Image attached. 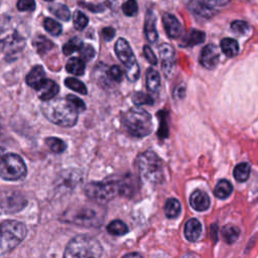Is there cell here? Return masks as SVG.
<instances>
[{
    "label": "cell",
    "mask_w": 258,
    "mask_h": 258,
    "mask_svg": "<svg viewBox=\"0 0 258 258\" xmlns=\"http://www.w3.org/2000/svg\"><path fill=\"white\" fill-rule=\"evenodd\" d=\"M44 117L53 124L72 127L78 121V111L67 99H51L41 106Z\"/></svg>",
    "instance_id": "obj_1"
},
{
    "label": "cell",
    "mask_w": 258,
    "mask_h": 258,
    "mask_svg": "<svg viewBox=\"0 0 258 258\" xmlns=\"http://www.w3.org/2000/svg\"><path fill=\"white\" fill-rule=\"evenodd\" d=\"M102 253V246L96 238L79 235L68 243L63 258H101Z\"/></svg>",
    "instance_id": "obj_2"
},
{
    "label": "cell",
    "mask_w": 258,
    "mask_h": 258,
    "mask_svg": "<svg viewBox=\"0 0 258 258\" xmlns=\"http://www.w3.org/2000/svg\"><path fill=\"white\" fill-rule=\"evenodd\" d=\"M123 124L128 133L134 137H145L152 131L150 114L139 107L129 109L123 115Z\"/></svg>",
    "instance_id": "obj_3"
},
{
    "label": "cell",
    "mask_w": 258,
    "mask_h": 258,
    "mask_svg": "<svg viewBox=\"0 0 258 258\" xmlns=\"http://www.w3.org/2000/svg\"><path fill=\"white\" fill-rule=\"evenodd\" d=\"M137 167L143 180L151 183L163 179V164L158 155L152 150H146L137 157Z\"/></svg>",
    "instance_id": "obj_4"
},
{
    "label": "cell",
    "mask_w": 258,
    "mask_h": 258,
    "mask_svg": "<svg viewBox=\"0 0 258 258\" xmlns=\"http://www.w3.org/2000/svg\"><path fill=\"white\" fill-rule=\"evenodd\" d=\"M27 233L23 223L7 220L0 223V249L7 252L15 248L23 241Z\"/></svg>",
    "instance_id": "obj_5"
},
{
    "label": "cell",
    "mask_w": 258,
    "mask_h": 258,
    "mask_svg": "<svg viewBox=\"0 0 258 258\" xmlns=\"http://www.w3.org/2000/svg\"><path fill=\"white\" fill-rule=\"evenodd\" d=\"M25 36L15 26L4 25L0 28V50L11 56L19 53L25 46Z\"/></svg>",
    "instance_id": "obj_6"
},
{
    "label": "cell",
    "mask_w": 258,
    "mask_h": 258,
    "mask_svg": "<svg viewBox=\"0 0 258 258\" xmlns=\"http://www.w3.org/2000/svg\"><path fill=\"white\" fill-rule=\"evenodd\" d=\"M85 192L94 202L98 204H105L111 201L118 194H121L120 181H92L86 185Z\"/></svg>",
    "instance_id": "obj_7"
},
{
    "label": "cell",
    "mask_w": 258,
    "mask_h": 258,
    "mask_svg": "<svg viewBox=\"0 0 258 258\" xmlns=\"http://www.w3.org/2000/svg\"><path fill=\"white\" fill-rule=\"evenodd\" d=\"M115 52L120 61L124 64L126 78L130 82H136L140 76L139 66L130 44L125 38L120 37L117 39L115 43Z\"/></svg>",
    "instance_id": "obj_8"
},
{
    "label": "cell",
    "mask_w": 258,
    "mask_h": 258,
    "mask_svg": "<svg viewBox=\"0 0 258 258\" xmlns=\"http://www.w3.org/2000/svg\"><path fill=\"white\" fill-rule=\"evenodd\" d=\"M26 165L23 159L15 154L8 153L0 159V177L5 180H20L26 175Z\"/></svg>",
    "instance_id": "obj_9"
},
{
    "label": "cell",
    "mask_w": 258,
    "mask_h": 258,
    "mask_svg": "<svg viewBox=\"0 0 258 258\" xmlns=\"http://www.w3.org/2000/svg\"><path fill=\"white\" fill-rule=\"evenodd\" d=\"M27 204L26 199L18 191H0V214H13L21 211Z\"/></svg>",
    "instance_id": "obj_10"
},
{
    "label": "cell",
    "mask_w": 258,
    "mask_h": 258,
    "mask_svg": "<svg viewBox=\"0 0 258 258\" xmlns=\"http://www.w3.org/2000/svg\"><path fill=\"white\" fill-rule=\"evenodd\" d=\"M70 223H75L83 226H96L101 223V215L92 208H82L64 214Z\"/></svg>",
    "instance_id": "obj_11"
},
{
    "label": "cell",
    "mask_w": 258,
    "mask_h": 258,
    "mask_svg": "<svg viewBox=\"0 0 258 258\" xmlns=\"http://www.w3.org/2000/svg\"><path fill=\"white\" fill-rule=\"evenodd\" d=\"M158 51H159L162 72L164 73V75L166 77H169L172 72V69L174 67V61H175L174 49L170 44L162 43L159 45Z\"/></svg>",
    "instance_id": "obj_12"
},
{
    "label": "cell",
    "mask_w": 258,
    "mask_h": 258,
    "mask_svg": "<svg viewBox=\"0 0 258 258\" xmlns=\"http://www.w3.org/2000/svg\"><path fill=\"white\" fill-rule=\"evenodd\" d=\"M220 52L214 43L207 44L201 51L200 63L207 70H213L219 62Z\"/></svg>",
    "instance_id": "obj_13"
},
{
    "label": "cell",
    "mask_w": 258,
    "mask_h": 258,
    "mask_svg": "<svg viewBox=\"0 0 258 258\" xmlns=\"http://www.w3.org/2000/svg\"><path fill=\"white\" fill-rule=\"evenodd\" d=\"M162 22H163V26L166 31V34L170 38L176 39L181 36L183 32V28L180 22L178 21V19L174 15L170 13H164L162 16Z\"/></svg>",
    "instance_id": "obj_14"
},
{
    "label": "cell",
    "mask_w": 258,
    "mask_h": 258,
    "mask_svg": "<svg viewBox=\"0 0 258 258\" xmlns=\"http://www.w3.org/2000/svg\"><path fill=\"white\" fill-rule=\"evenodd\" d=\"M58 91H59L58 85L54 81L48 80V79H45L42 82V84L36 89L39 99L44 102L53 99L57 95Z\"/></svg>",
    "instance_id": "obj_15"
},
{
    "label": "cell",
    "mask_w": 258,
    "mask_h": 258,
    "mask_svg": "<svg viewBox=\"0 0 258 258\" xmlns=\"http://www.w3.org/2000/svg\"><path fill=\"white\" fill-rule=\"evenodd\" d=\"M189 204L191 208L195 209L196 211L204 212L208 210L210 207V198L205 191L197 189L190 195Z\"/></svg>",
    "instance_id": "obj_16"
},
{
    "label": "cell",
    "mask_w": 258,
    "mask_h": 258,
    "mask_svg": "<svg viewBox=\"0 0 258 258\" xmlns=\"http://www.w3.org/2000/svg\"><path fill=\"white\" fill-rule=\"evenodd\" d=\"M156 18L152 10H148L145 16V22H144V34L146 39L150 43H154L158 38V33L156 30Z\"/></svg>",
    "instance_id": "obj_17"
},
{
    "label": "cell",
    "mask_w": 258,
    "mask_h": 258,
    "mask_svg": "<svg viewBox=\"0 0 258 258\" xmlns=\"http://www.w3.org/2000/svg\"><path fill=\"white\" fill-rule=\"evenodd\" d=\"M44 80H45V72L41 66L33 67L25 78L26 84L29 87L33 88L34 90H36Z\"/></svg>",
    "instance_id": "obj_18"
},
{
    "label": "cell",
    "mask_w": 258,
    "mask_h": 258,
    "mask_svg": "<svg viewBox=\"0 0 258 258\" xmlns=\"http://www.w3.org/2000/svg\"><path fill=\"white\" fill-rule=\"evenodd\" d=\"M202 234V224L199 222V220L191 218L187 220V222L184 225V236L185 238L190 241H197Z\"/></svg>",
    "instance_id": "obj_19"
},
{
    "label": "cell",
    "mask_w": 258,
    "mask_h": 258,
    "mask_svg": "<svg viewBox=\"0 0 258 258\" xmlns=\"http://www.w3.org/2000/svg\"><path fill=\"white\" fill-rule=\"evenodd\" d=\"M221 49L228 57H234L239 52V43L237 40L231 37H226L221 40Z\"/></svg>",
    "instance_id": "obj_20"
},
{
    "label": "cell",
    "mask_w": 258,
    "mask_h": 258,
    "mask_svg": "<svg viewBox=\"0 0 258 258\" xmlns=\"http://www.w3.org/2000/svg\"><path fill=\"white\" fill-rule=\"evenodd\" d=\"M160 87V76L154 69L150 68L146 71V88L149 92L155 93Z\"/></svg>",
    "instance_id": "obj_21"
},
{
    "label": "cell",
    "mask_w": 258,
    "mask_h": 258,
    "mask_svg": "<svg viewBox=\"0 0 258 258\" xmlns=\"http://www.w3.org/2000/svg\"><path fill=\"white\" fill-rule=\"evenodd\" d=\"M86 64L85 61L80 57H72L68 60L66 64V70L76 76H82L85 72Z\"/></svg>",
    "instance_id": "obj_22"
},
{
    "label": "cell",
    "mask_w": 258,
    "mask_h": 258,
    "mask_svg": "<svg viewBox=\"0 0 258 258\" xmlns=\"http://www.w3.org/2000/svg\"><path fill=\"white\" fill-rule=\"evenodd\" d=\"M233 191V185L232 183L227 179H221L218 181V183L215 186L214 194L219 199H226L228 198Z\"/></svg>",
    "instance_id": "obj_23"
},
{
    "label": "cell",
    "mask_w": 258,
    "mask_h": 258,
    "mask_svg": "<svg viewBox=\"0 0 258 258\" xmlns=\"http://www.w3.org/2000/svg\"><path fill=\"white\" fill-rule=\"evenodd\" d=\"M251 171V166L248 162H241L237 164L233 170V175L235 179L239 182H244L249 178Z\"/></svg>",
    "instance_id": "obj_24"
},
{
    "label": "cell",
    "mask_w": 258,
    "mask_h": 258,
    "mask_svg": "<svg viewBox=\"0 0 258 258\" xmlns=\"http://www.w3.org/2000/svg\"><path fill=\"white\" fill-rule=\"evenodd\" d=\"M239 235H240V230L235 225L228 224V225H225L222 229V236L225 242L228 244H233L234 242H236L237 239L239 238Z\"/></svg>",
    "instance_id": "obj_25"
},
{
    "label": "cell",
    "mask_w": 258,
    "mask_h": 258,
    "mask_svg": "<svg viewBox=\"0 0 258 258\" xmlns=\"http://www.w3.org/2000/svg\"><path fill=\"white\" fill-rule=\"evenodd\" d=\"M32 43L39 54H44V53L48 52L53 46V43L47 37H45L43 35L36 36L33 39Z\"/></svg>",
    "instance_id": "obj_26"
},
{
    "label": "cell",
    "mask_w": 258,
    "mask_h": 258,
    "mask_svg": "<svg viewBox=\"0 0 258 258\" xmlns=\"http://www.w3.org/2000/svg\"><path fill=\"white\" fill-rule=\"evenodd\" d=\"M181 207H180V203L176 200V199H168L164 205V213L165 216L169 219H173L175 217H177L180 213Z\"/></svg>",
    "instance_id": "obj_27"
},
{
    "label": "cell",
    "mask_w": 258,
    "mask_h": 258,
    "mask_svg": "<svg viewBox=\"0 0 258 258\" xmlns=\"http://www.w3.org/2000/svg\"><path fill=\"white\" fill-rule=\"evenodd\" d=\"M107 231L114 236H122L128 232L127 225L121 220H113L108 226Z\"/></svg>",
    "instance_id": "obj_28"
},
{
    "label": "cell",
    "mask_w": 258,
    "mask_h": 258,
    "mask_svg": "<svg viewBox=\"0 0 258 258\" xmlns=\"http://www.w3.org/2000/svg\"><path fill=\"white\" fill-rule=\"evenodd\" d=\"M49 11L53 15H55L57 18H59L60 20L69 21L71 18L70 9L64 4H60V3L53 4V5L49 6Z\"/></svg>",
    "instance_id": "obj_29"
},
{
    "label": "cell",
    "mask_w": 258,
    "mask_h": 258,
    "mask_svg": "<svg viewBox=\"0 0 258 258\" xmlns=\"http://www.w3.org/2000/svg\"><path fill=\"white\" fill-rule=\"evenodd\" d=\"M206 38V34L205 32L198 30V29H194L190 31V33L188 34L187 38L184 40L185 41V45L186 46H192V45H198L202 42H204Z\"/></svg>",
    "instance_id": "obj_30"
},
{
    "label": "cell",
    "mask_w": 258,
    "mask_h": 258,
    "mask_svg": "<svg viewBox=\"0 0 258 258\" xmlns=\"http://www.w3.org/2000/svg\"><path fill=\"white\" fill-rule=\"evenodd\" d=\"M64 85L69 89H71V90H73V91H75L77 93H80L82 95H86L87 94V88H86L85 84L83 82L79 81L76 78H67L64 80Z\"/></svg>",
    "instance_id": "obj_31"
},
{
    "label": "cell",
    "mask_w": 258,
    "mask_h": 258,
    "mask_svg": "<svg viewBox=\"0 0 258 258\" xmlns=\"http://www.w3.org/2000/svg\"><path fill=\"white\" fill-rule=\"evenodd\" d=\"M46 145L49 147V149L55 153H60L66 150L67 144L63 140L56 138V137H48L45 139Z\"/></svg>",
    "instance_id": "obj_32"
},
{
    "label": "cell",
    "mask_w": 258,
    "mask_h": 258,
    "mask_svg": "<svg viewBox=\"0 0 258 258\" xmlns=\"http://www.w3.org/2000/svg\"><path fill=\"white\" fill-rule=\"evenodd\" d=\"M43 26H44L45 30L53 36H57L61 33V25L58 22H56L55 20H53L52 18H49V17L44 18Z\"/></svg>",
    "instance_id": "obj_33"
},
{
    "label": "cell",
    "mask_w": 258,
    "mask_h": 258,
    "mask_svg": "<svg viewBox=\"0 0 258 258\" xmlns=\"http://www.w3.org/2000/svg\"><path fill=\"white\" fill-rule=\"evenodd\" d=\"M83 44H84V43L82 42V40H81L80 38L74 37V38L70 39L67 43L63 44V46H62V52H63V54H66V55H70V54H72L73 52H75V51H77V50H80L81 47L83 46Z\"/></svg>",
    "instance_id": "obj_34"
},
{
    "label": "cell",
    "mask_w": 258,
    "mask_h": 258,
    "mask_svg": "<svg viewBox=\"0 0 258 258\" xmlns=\"http://www.w3.org/2000/svg\"><path fill=\"white\" fill-rule=\"evenodd\" d=\"M73 22H74V26L78 29V30H83L89 22V18L87 17V15L85 13H83L80 10H76L74 12L73 15Z\"/></svg>",
    "instance_id": "obj_35"
},
{
    "label": "cell",
    "mask_w": 258,
    "mask_h": 258,
    "mask_svg": "<svg viewBox=\"0 0 258 258\" xmlns=\"http://www.w3.org/2000/svg\"><path fill=\"white\" fill-rule=\"evenodd\" d=\"M194 8V12L200 16H203V17H212L213 14L215 13L214 9L213 8H210L208 7L207 5H205L204 3H202L201 1L197 2L194 4L192 6Z\"/></svg>",
    "instance_id": "obj_36"
},
{
    "label": "cell",
    "mask_w": 258,
    "mask_h": 258,
    "mask_svg": "<svg viewBox=\"0 0 258 258\" xmlns=\"http://www.w3.org/2000/svg\"><path fill=\"white\" fill-rule=\"evenodd\" d=\"M133 102L135 105L140 106V105H152L153 104V99L150 95L145 94L143 92H137L134 94L132 98Z\"/></svg>",
    "instance_id": "obj_37"
},
{
    "label": "cell",
    "mask_w": 258,
    "mask_h": 258,
    "mask_svg": "<svg viewBox=\"0 0 258 258\" xmlns=\"http://www.w3.org/2000/svg\"><path fill=\"white\" fill-rule=\"evenodd\" d=\"M231 29L237 34L244 35L250 31V26L246 21L243 20H235L231 23Z\"/></svg>",
    "instance_id": "obj_38"
},
{
    "label": "cell",
    "mask_w": 258,
    "mask_h": 258,
    "mask_svg": "<svg viewBox=\"0 0 258 258\" xmlns=\"http://www.w3.org/2000/svg\"><path fill=\"white\" fill-rule=\"evenodd\" d=\"M122 11L126 16H134L138 11V4L136 0H127L122 5Z\"/></svg>",
    "instance_id": "obj_39"
},
{
    "label": "cell",
    "mask_w": 258,
    "mask_h": 258,
    "mask_svg": "<svg viewBox=\"0 0 258 258\" xmlns=\"http://www.w3.org/2000/svg\"><path fill=\"white\" fill-rule=\"evenodd\" d=\"M79 51H80L81 58L84 61L91 60L94 57V55H95L94 47L92 45H90V44H83V46L81 47V49Z\"/></svg>",
    "instance_id": "obj_40"
},
{
    "label": "cell",
    "mask_w": 258,
    "mask_h": 258,
    "mask_svg": "<svg viewBox=\"0 0 258 258\" xmlns=\"http://www.w3.org/2000/svg\"><path fill=\"white\" fill-rule=\"evenodd\" d=\"M66 99H67L69 102L72 103V105L76 108V110H77L78 112H83V111L86 109L85 103H84L80 98H78V97H76V96H74V95H68V96L66 97Z\"/></svg>",
    "instance_id": "obj_41"
},
{
    "label": "cell",
    "mask_w": 258,
    "mask_h": 258,
    "mask_svg": "<svg viewBox=\"0 0 258 258\" xmlns=\"http://www.w3.org/2000/svg\"><path fill=\"white\" fill-rule=\"evenodd\" d=\"M17 8L19 11H33L35 9L34 0H18Z\"/></svg>",
    "instance_id": "obj_42"
},
{
    "label": "cell",
    "mask_w": 258,
    "mask_h": 258,
    "mask_svg": "<svg viewBox=\"0 0 258 258\" xmlns=\"http://www.w3.org/2000/svg\"><path fill=\"white\" fill-rule=\"evenodd\" d=\"M143 54H144L146 60L150 64H152V66L157 64V57H156L155 53L153 52V50L151 49V47L149 45H144L143 46Z\"/></svg>",
    "instance_id": "obj_43"
},
{
    "label": "cell",
    "mask_w": 258,
    "mask_h": 258,
    "mask_svg": "<svg viewBox=\"0 0 258 258\" xmlns=\"http://www.w3.org/2000/svg\"><path fill=\"white\" fill-rule=\"evenodd\" d=\"M110 78L115 82H121L123 79V72L118 66H112L109 70Z\"/></svg>",
    "instance_id": "obj_44"
},
{
    "label": "cell",
    "mask_w": 258,
    "mask_h": 258,
    "mask_svg": "<svg viewBox=\"0 0 258 258\" xmlns=\"http://www.w3.org/2000/svg\"><path fill=\"white\" fill-rule=\"evenodd\" d=\"M202 3L207 5L210 8H215V7H220V6H225L227 5L230 0H200Z\"/></svg>",
    "instance_id": "obj_45"
},
{
    "label": "cell",
    "mask_w": 258,
    "mask_h": 258,
    "mask_svg": "<svg viewBox=\"0 0 258 258\" xmlns=\"http://www.w3.org/2000/svg\"><path fill=\"white\" fill-rule=\"evenodd\" d=\"M102 36L106 41H110L115 36V30L112 27H105L102 29Z\"/></svg>",
    "instance_id": "obj_46"
},
{
    "label": "cell",
    "mask_w": 258,
    "mask_h": 258,
    "mask_svg": "<svg viewBox=\"0 0 258 258\" xmlns=\"http://www.w3.org/2000/svg\"><path fill=\"white\" fill-rule=\"evenodd\" d=\"M184 93H185V89L183 86H179L175 89L174 91V96L177 97V98H183L184 96Z\"/></svg>",
    "instance_id": "obj_47"
},
{
    "label": "cell",
    "mask_w": 258,
    "mask_h": 258,
    "mask_svg": "<svg viewBox=\"0 0 258 258\" xmlns=\"http://www.w3.org/2000/svg\"><path fill=\"white\" fill-rule=\"evenodd\" d=\"M122 258H143L139 253H129V254H126L125 256H123Z\"/></svg>",
    "instance_id": "obj_48"
},
{
    "label": "cell",
    "mask_w": 258,
    "mask_h": 258,
    "mask_svg": "<svg viewBox=\"0 0 258 258\" xmlns=\"http://www.w3.org/2000/svg\"><path fill=\"white\" fill-rule=\"evenodd\" d=\"M182 258H197V257L195 255H192V254H186Z\"/></svg>",
    "instance_id": "obj_49"
},
{
    "label": "cell",
    "mask_w": 258,
    "mask_h": 258,
    "mask_svg": "<svg viewBox=\"0 0 258 258\" xmlns=\"http://www.w3.org/2000/svg\"><path fill=\"white\" fill-rule=\"evenodd\" d=\"M3 155H4V148L0 146V159H1V157H2Z\"/></svg>",
    "instance_id": "obj_50"
},
{
    "label": "cell",
    "mask_w": 258,
    "mask_h": 258,
    "mask_svg": "<svg viewBox=\"0 0 258 258\" xmlns=\"http://www.w3.org/2000/svg\"><path fill=\"white\" fill-rule=\"evenodd\" d=\"M45 1H52V0H45Z\"/></svg>",
    "instance_id": "obj_51"
}]
</instances>
